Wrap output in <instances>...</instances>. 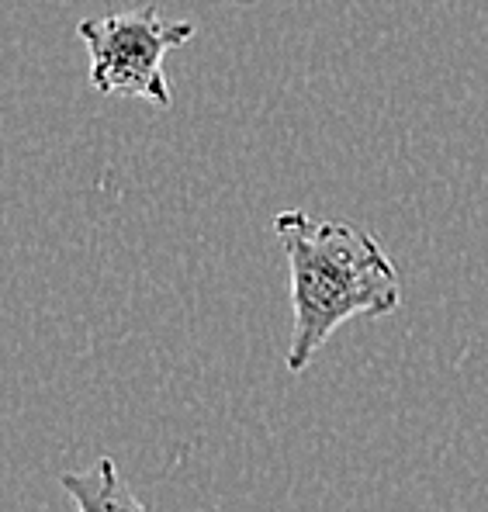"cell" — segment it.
I'll return each instance as SVG.
<instances>
[{
	"label": "cell",
	"instance_id": "6da1fadb",
	"mask_svg": "<svg viewBox=\"0 0 488 512\" xmlns=\"http://www.w3.org/2000/svg\"><path fill=\"white\" fill-rule=\"evenodd\" d=\"M274 232L291 270V374H302L343 322L392 315L402 305L399 267L367 229L340 218L312 222L295 208L274 218Z\"/></svg>",
	"mask_w": 488,
	"mask_h": 512
},
{
	"label": "cell",
	"instance_id": "7a4b0ae2",
	"mask_svg": "<svg viewBox=\"0 0 488 512\" xmlns=\"http://www.w3.org/2000/svg\"><path fill=\"white\" fill-rule=\"evenodd\" d=\"M77 35L90 49V84L101 94L142 97L170 108L163 59L170 49L194 39L191 21H163L156 7H135L104 18H84Z\"/></svg>",
	"mask_w": 488,
	"mask_h": 512
},
{
	"label": "cell",
	"instance_id": "3957f363",
	"mask_svg": "<svg viewBox=\"0 0 488 512\" xmlns=\"http://www.w3.org/2000/svg\"><path fill=\"white\" fill-rule=\"evenodd\" d=\"M59 485L66 488L77 512H149L146 502L129 488V481L118 474V464L111 457H101L87 471H63Z\"/></svg>",
	"mask_w": 488,
	"mask_h": 512
},
{
	"label": "cell",
	"instance_id": "277c9868",
	"mask_svg": "<svg viewBox=\"0 0 488 512\" xmlns=\"http://www.w3.org/2000/svg\"><path fill=\"white\" fill-rule=\"evenodd\" d=\"M236 4H253V0H236Z\"/></svg>",
	"mask_w": 488,
	"mask_h": 512
}]
</instances>
